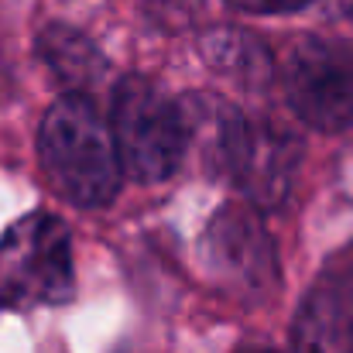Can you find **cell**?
<instances>
[{"mask_svg":"<svg viewBox=\"0 0 353 353\" xmlns=\"http://www.w3.org/2000/svg\"><path fill=\"white\" fill-rule=\"evenodd\" d=\"M203 59L220 69L223 76H234L243 86H264L271 79V55L268 48L250 38L247 31L220 28L203 38Z\"/></svg>","mask_w":353,"mask_h":353,"instance_id":"cell-9","label":"cell"},{"mask_svg":"<svg viewBox=\"0 0 353 353\" xmlns=\"http://www.w3.org/2000/svg\"><path fill=\"white\" fill-rule=\"evenodd\" d=\"M203 254L220 285L243 295H268L278 281L274 243L247 206H223L203 236Z\"/></svg>","mask_w":353,"mask_h":353,"instance_id":"cell-6","label":"cell"},{"mask_svg":"<svg viewBox=\"0 0 353 353\" xmlns=\"http://www.w3.org/2000/svg\"><path fill=\"white\" fill-rule=\"evenodd\" d=\"M110 130L123 172L148 185L175 175L189 151L185 103H175L141 76H127L117 86Z\"/></svg>","mask_w":353,"mask_h":353,"instance_id":"cell-3","label":"cell"},{"mask_svg":"<svg viewBox=\"0 0 353 353\" xmlns=\"http://www.w3.org/2000/svg\"><path fill=\"white\" fill-rule=\"evenodd\" d=\"M72 285V240L59 216L28 213L0 236V309L59 305Z\"/></svg>","mask_w":353,"mask_h":353,"instance_id":"cell-4","label":"cell"},{"mask_svg":"<svg viewBox=\"0 0 353 353\" xmlns=\"http://www.w3.org/2000/svg\"><path fill=\"white\" fill-rule=\"evenodd\" d=\"M185 107L210 127L213 168L234 179L254 206L271 210L288 196L299 168V141L288 130L268 120H247L236 107L213 97H192Z\"/></svg>","mask_w":353,"mask_h":353,"instance_id":"cell-2","label":"cell"},{"mask_svg":"<svg viewBox=\"0 0 353 353\" xmlns=\"http://www.w3.org/2000/svg\"><path fill=\"white\" fill-rule=\"evenodd\" d=\"M295 353H353V271H330L302 302Z\"/></svg>","mask_w":353,"mask_h":353,"instance_id":"cell-7","label":"cell"},{"mask_svg":"<svg viewBox=\"0 0 353 353\" xmlns=\"http://www.w3.org/2000/svg\"><path fill=\"white\" fill-rule=\"evenodd\" d=\"M236 353H274L271 347H240Z\"/></svg>","mask_w":353,"mask_h":353,"instance_id":"cell-11","label":"cell"},{"mask_svg":"<svg viewBox=\"0 0 353 353\" xmlns=\"http://www.w3.org/2000/svg\"><path fill=\"white\" fill-rule=\"evenodd\" d=\"M38 55L72 93H86L107 76V59L100 55V48L83 31L65 24H52L41 31Z\"/></svg>","mask_w":353,"mask_h":353,"instance_id":"cell-8","label":"cell"},{"mask_svg":"<svg viewBox=\"0 0 353 353\" xmlns=\"http://www.w3.org/2000/svg\"><path fill=\"white\" fill-rule=\"evenodd\" d=\"M288 103L309 127H353V45L330 38H302L281 72Z\"/></svg>","mask_w":353,"mask_h":353,"instance_id":"cell-5","label":"cell"},{"mask_svg":"<svg viewBox=\"0 0 353 353\" xmlns=\"http://www.w3.org/2000/svg\"><path fill=\"white\" fill-rule=\"evenodd\" d=\"M41 165L52 185L76 206H107L120 189V154L110 123L86 93H65L38 130Z\"/></svg>","mask_w":353,"mask_h":353,"instance_id":"cell-1","label":"cell"},{"mask_svg":"<svg viewBox=\"0 0 353 353\" xmlns=\"http://www.w3.org/2000/svg\"><path fill=\"white\" fill-rule=\"evenodd\" d=\"M236 10H250V14H285V10H302L316 0H230Z\"/></svg>","mask_w":353,"mask_h":353,"instance_id":"cell-10","label":"cell"}]
</instances>
